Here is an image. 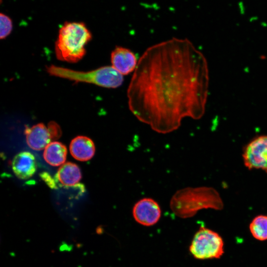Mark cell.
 <instances>
[{
    "instance_id": "cell-4",
    "label": "cell",
    "mask_w": 267,
    "mask_h": 267,
    "mask_svg": "<svg viewBox=\"0 0 267 267\" xmlns=\"http://www.w3.org/2000/svg\"><path fill=\"white\" fill-rule=\"evenodd\" d=\"M51 76L66 79L75 82L93 84L106 88H117L124 82L123 75L112 66H105L87 71H78L51 65L46 68Z\"/></svg>"
},
{
    "instance_id": "cell-11",
    "label": "cell",
    "mask_w": 267,
    "mask_h": 267,
    "mask_svg": "<svg viewBox=\"0 0 267 267\" xmlns=\"http://www.w3.org/2000/svg\"><path fill=\"white\" fill-rule=\"evenodd\" d=\"M70 151L76 160L86 161L90 159L95 153L93 142L85 136H78L72 140L70 144Z\"/></svg>"
},
{
    "instance_id": "cell-8",
    "label": "cell",
    "mask_w": 267,
    "mask_h": 267,
    "mask_svg": "<svg viewBox=\"0 0 267 267\" xmlns=\"http://www.w3.org/2000/svg\"><path fill=\"white\" fill-rule=\"evenodd\" d=\"M113 66L122 75H127L134 72L138 61L134 53L130 49L117 46L111 53Z\"/></svg>"
},
{
    "instance_id": "cell-15",
    "label": "cell",
    "mask_w": 267,
    "mask_h": 267,
    "mask_svg": "<svg viewBox=\"0 0 267 267\" xmlns=\"http://www.w3.org/2000/svg\"><path fill=\"white\" fill-rule=\"evenodd\" d=\"M0 38L3 39L10 34L12 29V22L9 16L2 13L0 14Z\"/></svg>"
},
{
    "instance_id": "cell-13",
    "label": "cell",
    "mask_w": 267,
    "mask_h": 267,
    "mask_svg": "<svg viewBox=\"0 0 267 267\" xmlns=\"http://www.w3.org/2000/svg\"><path fill=\"white\" fill-rule=\"evenodd\" d=\"M66 146L58 141L50 142L44 148V158L49 165L58 166L63 164L67 156Z\"/></svg>"
},
{
    "instance_id": "cell-7",
    "label": "cell",
    "mask_w": 267,
    "mask_h": 267,
    "mask_svg": "<svg viewBox=\"0 0 267 267\" xmlns=\"http://www.w3.org/2000/svg\"><path fill=\"white\" fill-rule=\"evenodd\" d=\"M133 216L138 223L150 226L159 221L161 216V210L155 200L151 198H143L134 205Z\"/></svg>"
},
{
    "instance_id": "cell-14",
    "label": "cell",
    "mask_w": 267,
    "mask_h": 267,
    "mask_svg": "<svg viewBox=\"0 0 267 267\" xmlns=\"http://www.w3.org/2000/svg\"><path fill=\"white\" fill-rule=\"evenodd\" d=\"M249 230L254 238L260 241L267 240V215L255 217L249 225Z\"/></svg>"
},
{
    "instance_id": "cell-12",
    "label": "cell",
    "mask_w": 267,
    "mask_h": 267,
    "mask_svg": "<svg viewBox=\"0 0 267 267\" xmlns=\"http://www.w3.org/2000/svg\"><path fill=\"white\" fill-rule=\"evenodd\" d=\"M55 178L56 182H59L62 186H69L77 184L81 179L82 175L76 164L66 162L60 167Z\"/></svg>"
},
{
    "instance_id": "cell-3",
    "label": "cell",
    "mask_w": 267,
    "mask_h": 267,
    "mask_svg": "<svg viewBox=\"0 0 267 267\" xmlns=\"http://www.w3.org/2000/svg\"><path fill=\"white\" fill-rule=\"evenodd\" d=\"M91 34L83 22H66L59 30L55 42L57 58L75 63L86 54L85 46L91 39Z\"/></svg>"
},
{
    "instance_id": "cell-17",
    "label": "cell",
    "mask_w": 267,
    "mask_h": 267,
    "mask_svg": "<svg viewBox=\"0 0 267 267\" xmlns=\"http://www.w3.org/2000/svg\"><path fill=\"white\" fill-rule=\"evenodd\" d=\"M42 178L46 183L51 188H56V181L52 178L51 176L46 172H43L40 174Z\"/></svg>"
},
{
    "instance_id": "cell-5",
    "label": "cell",
    "mask_w": 267,
    "mask_h": 267,
    "mask_svg": "<svg viewBox=\"0 0 267 267\" xmlns=\"http://www.w3.org/2000/svg\"><path fill=\"white\" fill-rule=\"evenodd\" d=\"M189 251L196 259H219L224 253L223 241L216 231L201 226L194 234Z\"/></svg>"
},
{
    "instance_id": "cell-6",
    "label": "cell",
    "mask_w": 267,
    "mask_h": 267,
    "mask_svg": "<svg viewBox=\"0 0 267 267\" xmlns=\"http://www.w3.org/2000/svg\"><path fill=\"white\" fill-rule=\"evenodd\" d=\"M242 158L248 169H260L267 173V134L250 141L243 149Z\"/></svg>"
},
{
    "instance_id": "cell-10",
    "label": "cell",
    "mask_w": 267,
    "mask_h": 267,
    "mask_svg": "<svg viewBox=\"0 0 267 267\" xmlns=\"http://www.w3.org/2000/svg\"><path fill=\"white\" fill-rule=\"evenodd\" d=\"M26 141L32 149H44L50 143V136L48 129L42 123H39L25 129Z\"/></svg>"
},
{
    "instance_id": "cell-2",
    "label": "cell",
    "mask_w": 267,
    "mask_h": 267,
    "mask_svg": "<svg viewBox=\"0 0 267 267\" xmlns=\"http://www.w3.org/2000/svg\"><path fill=\"white\" fill-rule=\"evenodd\" d=\"M170 206L177 216L185 219L193 217L203 209L221 210L223 204L216 190L202 186L178 190L172 197Z\"/></svg>"
},
{
    "instance_id": "cell-9",
    "label": "cell",
    "mask_w": 267,
    "mask_h": 267,
    "mask_svg": "<svg viewBox=\"0 0 267 267\" xmlns=\"http://www.w3.org/2000/svg\"><path fill=\"white\" fill-rule=\"evenodd\" d=\"M12 168L15 176L19 178H29L34 175L37 169L34 155L27 151L19 153L12 160Z\"/></svg>"
},
{
    "instance_id": "cell-16",
    "label": "cell",
    "mask_w": 267,
    "mask_h": 267,
    "mask_svg": "<svg viewBox=\"0 0 267 267\" xmlns=\"http://www.w3.org/2000/svg\"><path fill=\"white\" fill-rule=\"evenodd\" d=\"M47 129L51 139H58L61 135L62 132L59 126L54 121H50L48 124Z\"/></svg>"
},
{
    "instance_id": "cell-1",
    "label": "cell",
    "mask_w": 267,
    "mask_h": 267,
    "mask_svg": "<svg viewBox=\"0 0 267 267\" xmlns=\"http://www.w3.org/2000/svg\"><path fill=\"white\" fill-rule=\"evenodd\" d=\"M203 54L186 39L147 48L139 58L127 93L131 113L157 133L178 129L182 119L201 118L208 89Z\"/></svg>"
}]
</instances>
